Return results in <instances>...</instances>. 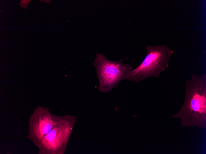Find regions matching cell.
I'll return each mask as SVG.
<instances>
[{"label": "cell", "instance_id": "obj_1", "mask_svg": "<svg viewBox=\"0 0 206 154\" xmlns=\"http://www.w3.org/2000/svg\"><path fill=\"white\" fill-rule=\"evenodd\" d=\"M186 95L179 112L171 116L179 118L182 128H206V73L199 76L192 73L190 79L186 80Z\"/></svg>", "mask_w": 206, "mask_h": 154}, {"label": "cell", "instance_id": "obj_2", "mask_svg": "<svg viewBox=\"0 0 206 154\" xmlns=\"http://www.w3.org/2000/svg\"><path fill=\"white\" fill-rule=\"evenodd\" d=\"M145 48L146 54L144 59L136 68L128 71L126 76L127 81L138 83L150 77L158 78L168 67L174 52L167 45H149Z\"/></svg>", "mask_w": 206, "mask_h": 154}, {"label": "cell", "instance_id": "obj_3", "mask_svg": "<svg viewBox=\"0 0 206 154\" xmlns=\"http://www.w3.org/2000/svg\"><path fill=\"white\" fill-rule=\"evenodd\" d=\"M99 81L98 90L106 93L117 87L120 82L126 79L128 71L134 67L121 61L109 60L104 53H96L93 63Z\"/></svg>", "mask_w": 206, "mask_h": 154}]
</instances>
